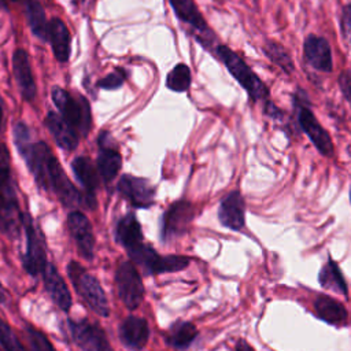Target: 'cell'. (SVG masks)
Wrapping results in <instances>:
<instances>
[{"mask_svg":"<svg viewBox=\"0 0 351 351\" xmlns=\"http://www.w3.org/2000/svg\"><path fill=\"white\" fill-rule=\"evenodd\" d=\"M12 134L19 155L25 159L40 188L56 195L66 207L81 206L88 210L96 208V197L80 192L73 185L47 143H32L30 130L23 122L15 123Z\"/></svg>","mask_w":351,"mask_h":351,"instance_id":"obj_1","label":"cell"},{"mask_svg":"<svg viewBox=\"0 0 351 351\" xmlns=\"http://www.w3.org/2000/svg\"><path fill=\"white\" fill-rule=\"evenodd\" d=\"M19 211L16 195L11 182V170L7 151L0 152V229L8 237H16L19 233Z\"/></svg>","mask_w":351,"mask_h":351,"instance_id":"obj_2","label":"cell"},{"mask_svg":"<svg viewBox=\"0 0 351 351\" xmlns=\"http://www.w3.org/2000/svg\"><path fill=\"white\" fill-rule=\"evenodd\" d=\"M215 53L233 78L245 89L252 101H267L269 89L252 69L229 47L218 45Z\"/></svg>","mask_w":351,"mask_h":351,"instance_id":"obj_3","label":"cell"},{"mask_svg":"<svg viewBox=\"0 0 351 351\" xmlns=\"http://www.w3.org/2000/svg\"><path fill=\"white\" fill-rule=\"evenodd\" d=\"M67 274L73 287L86 303V306L101 317H108L110 307L106 292L103 291L99 280L89 274L82 265L71 261L67 265Z\"/></svg>","mask_w":351,"mask_h":351,"instance_id":"obj_4","label":"cell"},{"mask_svg":"<svg viewBox=\"0 0 351 351\" xmlns=\"http://www.w3.org/2000/svg\"><path fill=\"white\" fill-rule=\"evenodd\" d=\"M52 101L60 111V117L81 136H88L92 128L90 106L88 100L81 96H73L62 88H52Z\"/></svg>","mask_w":351,"mask_h":351,"instance_id":"obj_5","label":"cell"},{"mask_svg":"<svg viewBox=\"0 0 351 351\" xmlns=\"http://www.w3.org/2000/svg\"><path fill=\"white\" fill-rule=\"evenodd\" d=\"M132 262L140 266L147 276L174 273L184 270L189 265V258L184 255H160L151 245L140 243L126 250Z\"/></svg>","mask_w":351,"mask_h":351,"instance_id":"obj_6","label":"cell"},{"mask_svg":"<svg viewBox=\"0 0 351 351\" xmlns=\"http://www.w3.org/2000/svg\"><path fill=\"white\" fill-rule=\"evenodd\" d=\"M293 107L296 110L298 123L303 133L310 138V141L314 144L321 155L332 156L335 151L332 138L329 133L321 126L315 115L311 112L307 95L300 89H298L293 95Z\"/></svg>","mask_w":351,"mask_h":351,"instance_id":"obj_7","label":"cell"},{"mask_svg":"<svg viewBox=\"0 0 351 351\" xmlns=\"http://www.w3.org/2000/svg\"><path fill=\"white\" fill-rule=\"evenodd\" d=\"M195 218L193 204L188 200H177L171 203L160 218L159 236L163 243L182 236L188 232Z\"/></svg>","mask_w":351,"mask_h":351,"instance_id":"obj_8","label":"cell"},{"mask_svg":"<svg viewBox=\"0 0 351 351\" xmlns=\"http://www.w3.org/2000/svg\"><path fill=\"white\" fill-rule=\"evenodd\" d=\"M21 223L23 225V230L26 234V251L22 256V265L30 276H38L43 273L44 267L48 263L45 258L43 234L34 226L33 218L29 215V213L22 214Z\"/></svg>","mask_w":351,"mask_h":351,"instance_id":"obj_9","label":"cell"},{"mask_svg":"<svg viewBox=\"0 0 351 351\" xmlns=\"http://www.w3.org/2000/svg\"><path fill=\"white\" fill-rule=\"evenodd\" d=\"M115 284L122 303L129 310H136L144 299V285L136 266L125 261L115 271Z\"/></svg>","mask_w":351,"mask_h":351,"instance_id":"obj_10","label":"cell"},{"mask_svg":"<svg viewBox=\"0 0 351 351\" xmlns=\"http://www.w3.org/2000/svg\"><path fill=\"white\" fill-rule=\"evenodd\" d=\"M73 340L82 351H114L104 330L88 319H69Z\"/></svg>","mask_w":351,"mask_h":351,"instance_id":"obj_11","label":"cell"},{"mask_svg":"<svg viewBox=\"0 0 351 351\" xmlns=\"http://www.w3.org/2000/svg\"><path fill=\"white\" fill-rule=\"evenodd\" d=\"M118 191L136 208H148L155 202V188L147 178L123 174L118 181Z\"/></svg>","mask_w":351,"mask_h":351,"instance_id":"obj_12","label":"cell"},{"mask_svg":"<svg viewBox=\"0 0 351 351\" xmlns=\"http://www.w3.org/2000/svg\"><path fill=\"white\" fill-rule=\"evenodd\" d=\"M176 16L189 25L196 33L197 40L202 43V45L208 47V44L214 40L213 32L210 30L206 19L200 14L197 5L193 0H169Z\"/></svg>","mask_w":351,"mask_h":351,"instance_id":"obj_13","label":"cell"},{"mask_svg":"<svg viewBox=\"0 0 351 351\" xmlns=\"http://www.w3.org/2000/svg\"><path fill=\"white\" fill-rule=\"evenodd\" d=\"M67 228L77 245L78 254L90 261L95 250V236L89 219L81 211H71L67 215Z\"/></svg>","mask_w":351,"mask_h":351,"instance_id":"obj_14","label":"cell"},{"mask_svg":"<svg viewBox=\"0 0 351 351\" xmlns=\"http://www.w3.org/2000/svg\"><path fill=\"white\" fill-rule=\"evenodd\" d=\"M218 221L230 230H241L245 225V203L239 191H230L219 202Z\"/></svg>","mask_w":351,"mask_h":351,"instance_id":"obj_15","label":"cell"},{"mask_svg":"<svg viewBox=\"0 0 351 351\" xmlns=\"http://www.w3.org/2000/svg\"><path fill=\"white\" fill-rule=\"evenodd\" d=\"M99 155H97V171L104 182H111L119 173L122 166V156L119 151L111 144V137L107 132H101L99 138Z\"/></svg>","mask_w":351,"mask_h":351,"instance_id":"obj_16","label":"cell"},{"mask_svg":"<svg viewBox=\"0 0 351 351\" xmlns=\"http://www.w3.org/2000/svg\"><path fill=\"white\" fill-rule=\"evenodd\" d=\"M119 339L122 344L129 350H143L149 339V328L147 319L136 315L126 317L119 325Z\"/></svg>","mask_w":351,"mask_h":351,"instance_id":"obj_17","label":"cell"},{"mask_svg":"<svg viewBox=\"0 0 351 351\" xmlns=\"http://www.w3.org/2000/svg\"><path fill=\"white\" fill-rule=\"evenodd\" d=\"M12 71L23 100L32 101L36 97V82L32 73V66L25 49L18 48L12 55Z\"/></svg>","mask_w":351,"mask_h":351,"instance_id":"obj_18","label":"cell"},{"mask_svg":"<svg viewBox=\"0 0 351 351\" xmlns=\"http://www.w3.org/2000/svg\"><path fill=\"white\" fill-rule=\"evenodd\" d=\"M303 53H304L306 62L311 67L325 73L332 71V67H333L332 51L328 41L324 37H319L315 34L307 36L303 44Z\"/></svg>","mask_w":351,"mask_h":351,"instance_id":"obj_19","label":"cell"},{"mask_svg":"<svg viewBox=\"0 0 351 351\" xmlns=\"http://www.w3.org/2000/svg\"><path fill=\"white\" fill-rule=\"evenodd\" d=\"M43 282L44 288L51 296L52 302L63 311H69L71 307V293L63 280L58 273L56 267L52 263H47L43 270Z\"/></svg>","mask_w":351,"mask_h":351,"instance_id":"obj_20","label":"cell"},{"mask_svg":"<svg viewBox=\"0 0 351 351\" xmlns=\"http://www.w3.org/2000/svg\"><path fill=\"white\" fill-rule=\"evenodd\" d=\"M44 123L60 148L67 151L77 148L78 133L59 114L49 111L44 119Z\"/></svg>","mask_w":351,"mask_h":351,"instance_id":"obj_21","label":"cell"},{"mask_svg":"<svg viewBox=\"0 0 351 351\" xmlns=\"http://www.w3.org/2000/svg\"><path fill=\"white\" fill-rule=\"evenodd\" d=\"M48 40L51 43L55 59L60 63L67 62L70 58L71 37L62 19L53 18L48 22Z\"/></svg>","mask_w":351,"mask_h":351,"instance_id":"obj_22","label":"cell"},{"mask_svg":"<svg viewBox=\"0 0 351 351\" xmlns=\"http://www.w3.org/2000/svg\"><path fill=\"white\" fill-rule=\"evenodd\" d=\"M315 315L329 325H340L347 319L346 307L328 295H318L314 300Z\"/></svg>","mask_w":351,"mask_h":351,"instance_id":"obj_23","label":"cell"},{"mask_svg":"<svg viewBox=\"0 0 351 351\" xmlns=\"http://www.w3.org/2000/svg\"><path fill=\"white\" fill-rule=\"evenodd\" d=\"M197 335L199 332L195 324L189 321H176L174 324L170 325L165 339H166V343L174 350L184 351L192 346Z\"/></svg>","mask_w":351,"mask_h":351,"instance_id":"obj_24","label":"cell"},{"mask_svg":"<svg viewBox=\"0 0 351 351\" xmlns=\"http://www.w3.org/2000/svg\"><path fill=\"white\" fill-rule=\"evenodd\" d=\"M115 237L119 244H122L126 250L132 248L140 243H143V230L138 219L133 213L126 214L118 221L115 229Z\"/></svg>","mask_w":351,"mask_h":351,"instance_id":"obj_25","label":"cell"},{"mask_svg":"<svg viewBox=\"0 0 351 351\" xmlns=\"http://www.w3.org/2000/svg\"><path fill=\"white\" fill-rule=\"evenodd\" d=\"M319 285L325 289H332L343 296L348 298V287L344 280V276L339 267V265L329 256L326 263L321 267L318 273Z\"/></svg>","mask_w":351,"mask_h":351,"instance_id":"obj_26","label":"cell"},{"mask_svg":"<svg viewBox=\"0 0 351 351\" xmlns=\"http://www.w3.org/2000/svg\"><path fill=\"white\" fill-rule=\"evenodd\" d=\"M71 169L75 178L84 186V192L89 196L96 197L95 192L99 185V178L90 159L86 156H77L71 163Z\"/></svg>","mask_w":351,"mask_h":351,"instance_id":"obj_27","label":"cell"},{"mask_svg":"<svg viewBox=\"0 0 351 351\" xmlns=\"http://www.w3.org/2000/svg\"><path fill=\"white\" fill-rule=\"evenodd\" d=\"M25 5L32 33L43 41L48 40V22L43 5L37 0H26Z\"/></svg>","mask_w":351,"mask_h":351,"instance_id":"obj_28","label":"cell"},{"mask_svg":"<svg viewBox=\"0 0 351 351\" xmlns=\"http://www.w3.org/2000/svg\"><path fill=\"white\" fill-rule=\"evenodd\" d=\"M263 52L285 74L293 73V70H295L293 60H292L289 52L281 44H278L276 41H267L263 47Z\"/></svg>","mask_w":351,"mask_h":351,"instance_id":"obj_29","label":"cell"},{"mask_svg":"<svg viewBox=\"0 0 351 351\" xmlns=\"http://www.w3.org/2000/svg\"><path fill=\"white\" fill-rule=\"evenodd\" d=\"M191 81L192 77L189 67L184 63H178L167 74L166 86L173 92H185L189 88Z\"/></svg>","mask_w":351,"mask_h":351,"instance_id":"obj_30","label":"cell"},{"mask_svg":"<svg viewBox=\"0 0 351 351\" xmlns=\"http://www.w3.org/2000/svg\"><path fill=\"white\" fill-rule=\"evenodd\" d=\"M0 346L3 351H26L19 341L18 336L8 326V324L0 318Z\"/></svg>","mask_w":351,"mask_h":351,"instance_id":"obj_31","label":"cell"},{"mask_svg":"<svg viewBox=\"0 0 351 351\" xmlns=\"http://www.w3.org/2000/svg\"><path fill=\"white\" fill-rule=\"evenodd\" d=\"M25 329L33 351H56L51 344V341L48 340V337L41 330H38L32 325H26Z\"/></svg>","mask_w":351,"mask_h":351,"instance_id":"obj_32","label":"cell"},{"mask_svg":"<svg viewBox=\"0 0 351 351\" xmlns=\"http://www.w3.org/2000/svg\"><path fill=\"white\" fill-rule=\"evenodd\" d=\"M126 80V73L123 69H117L112 73L107 74L101 80L97 81V86L101 89H117L119 88Z\"/></svg>","mask_w":351,"mask_h":351,"instance_id":"obj_33","label":"cell"},{"mask_svg":"<svg viewBox=\"0 0 351 351\" xmlns=\"http://www.w3.org/2000/svg\"><path fill=\"white\" fill-rule=\"evenodd\" d=\"M339 86H340V90H341L343 96L346 97V100L351 106V70H344V71L340 73Z\"/></svg>","mask_w":351,"mask_h":351,"instance_id":"obj_34","label":"cell"},{"mask_svg":"<svg viewBox=\"0 0 351 351\" xmlns=\"http://www.w3.org/2000/svg\"><path fill=\"white\" fill-rule=\"evenodd\" d=\"M341 30H343L344 37L351 41V3H348V4L343 8Z\"/></svg>","mask_w":351,"mask_h":351,"instance_id":"obj_35","label":"cell"},{"mask_svg":"<svg viewBox=\"0 0 351 351\" xmlns=\"http://www.w3.org/2000/svg\"><path fill=\"white\" fill-rule=\"evenodd\" d=\"M236 351H254V348L251 347V344L247 340L239 339L236 341Z\"/></svg>","mask_w":351,"mask_h":351,"instance_id":"obj_36","label":"cell"},{"mask_svg":"<svg viewBox=\"0 0 351 351\" xmlns=\"http://www.w3.org/2000/svg\"><path fill=\"white\" fill-rule=\"evenodd\" d=\"M1 126H3V99L0 96V130H1Z\"/></svg>","mask_w":351,"mask_h":351,"instance_id":"obj_37","label":"cell"},{"mask_svg":"<svg viewBox=\"0 0 351 351\" xmlns=\"http://www.w3.org/2000/svg\"><path fill=\"white\" fill-rule=\"evenodd\" d=\"M5 299H7V296H5V292H4L3 287L0 285V304H1V303H4V302H5Z\"/></svg>","mask_w":351,"mask_h":351,"instance_id":"obj_38","label":"cell"},{"mask_svg":"<svg viewBox=\"0 0 351 351\" xmlns=\"http://www.w3.org/2000/svg\"><path fill=\"white\" fill-rule=\"evenodd\" d=\"M350 202H351V191H350Z\"/></svg>","mask_w":351,"mask_h":351,"instance_id":"obj_39","label":"cell"},{"mask_svg":"<svg viewBox=\"0 0 351 351\" xmlns=\"http://www.w3.org/2000/svg\"><path fill=\"white\" fill-rule=\"evenodd\" d=\"M11 1H18V0H11Z\"/></svg>","mask_w":351,"mask_h":351,"instance_id":"obj_40","label":"cell"},{"mask_svg":"<svg viewBox=\"0 0 351 351\" xmlns=\"http://www.w3.org/2000/svg\"><path fill=\"white\" fill-rule=\"evenodd\" d=\"M0 351H3V348H1V350H0Z\"/></svg>","mask_w":351,"mask_h":351,"instance_id":"obj_41","label":"cell"}]
</instances>
